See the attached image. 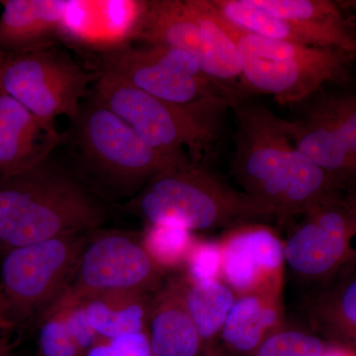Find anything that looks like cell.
<instances>
[{
	"mask_svg": "<svg viewBox=\"0 0 356 356\" xmlns=\"http://www.w3.org/2000/svg\"><path fill=\"white\" fill-rule=\"evenodd\" d=\"M65 139L55 123L33 114L0 88V180L50 158Z\"/></svg>",
	"mask_w": 356,
	"mask_h": 356,
	"instance_id": "obj_16",
	"label": "cell"
},
{
	"mask_svg": "<svg viewBox=\"0 0 356 356\" xmlns=\"http://www.w3.org/2000/svg\"><path fill=\"white\" fill-rule=\"evenodd\" d=\"M308 316L327 343L356 353V271L321 288L309 303Z\"/></svg>",
	"mask_w": 356,
	"mask_h": 356,
	"instance_id": "obj_20",
	"label": "cell"
},
{
	"mask_svg": "<svg viewBox=\"0 0 356 356\" xmlns=\"http://www.w3.org/2000/svg\"><path fill=\"white\" fill-rule=\"evenodd\" d=\"M211 2L232 24L245 31L289 43L343 51L356 58V28L350 18L339 23L286 19L266 13L252 0Z\"/></svg>",
	"mask_w": 356,
	"mask_h": 356,
	"instance_id": "obj_15",
	"label": "cell"
},
{
	"mask_svg": "<svg viewBox=\"0 0 356 356\" xmlns=\"http://www.w3.org/2000/svg\"><path fill=\"white\" fill-rule=\"evenodd\" d=\"M8 325L6 316V303H4L3 294H2L1 285H0V331L6 329Z\"/></svg>",
	"mask_w": 356,
	"mask_h": 356,
	"instance_id": "obj_33",
	"label": "cell"
},
{
	"mask_svg": "<svg viewBox=\"0 0 356 356\" xmlns=\"http://www.w3.org/2000/svg\"><path fill=\"white\" fill-rule=\"evenodd\" d=\"M72 166L44 159L0 180V248L25 247L74 233H90L107 207Z\"/></svg>",
	"mask_w": 356,
	"mask_h": 356,
	"instance_id": "obj_2",
	"label": "cell"
},
{
	"mask_svg": "<svg viewBox=\"0 0 356 356\" xmlns=\"http://www.w3.org/2000/svg\"><path fill=\"white\" fill-rule=\"evenodd\" d=\"M323 356H356V353L348 350V348L330 343L329 348Z\"/></svg>",
	"mask_w": 356,
	"mask_h": 356,
	"instance_id": "obj_32",
	"label": "cell"
},
{
	"mask_svg": "<svg viewBox=\"0 0 356 356\" xmlns=\"http://www.w3.org/2000/svg\"><path fill=\"white\" fill-rule=\"evenodd\" d=\"M337 2L356 28V0H346V1Z\"/></svg>",
	"mask_w": 356,
	"mask_h": 356,
	"instance_id": "obj_31",
	"label": "cell"
},
{
	"mask_svg": "<svg viewBox=\"0 0 356 356\" xmlns=\"http://www.w3.org/2000/svg\"><path fill=\"white\" fill-rule=\"evenodd\" d=\"M6 54L0 51V74H1L2 67H3L4 62H6Z\"/></svg>",
	"mask_w": 356,
	"mask_h": 356,
	"instance_id": "obj_35",
	"label": "cell"
},
{
	"mask_svg": "<svg viewBox=\"0 0 356 356\" xmlns=\"http://www.w3.org/2000/svg\"><path fill=\"white\" fill-rule=\"evenodd\" d=\"M72 124V168L102 198L132 199L159 173L191 161L184 154L154 149L120 117L93 100Z\"/></svg>",
	"mask_w": 356,
	"mask_h": 356,
	"instance_id": "obj_3",
	"label": "cell"
},
{
	"mask_svg": "<svg viewBox=\"0 0 356 356\" xmlns=\"http://www.w3.org/2000/svg\"><path fill=\"white\" fill-rule=\"evenodd\" d=\"M137 41L191 54L236 104L243 83L240 60L211 0L147 1Z\"/></svg>",
	"mask_w": 356,
	"mask_h": 356,
	"instance_id": "obj_7",
	"label": "cell"
},
{
	"mask_svg": "<svg viewBox=\"0 0 356 356\" xmlns=\"http://www.w3.org/2000/svg\"><path fill=\"white\" fill-rule=\"evenodd\" d=\"M236 146L232 172L264 218L302 216L339 188L295 147L287 121L261 105H234Z\"/></svg>",
	"mask_w": 356,
	"mask_h": 356,
	"instance_id": "obj_1",
	"label": "cell"
},
{
	"mask_svg": "<svg viewBox=\"0 0 356 356\" xmlns=\"http://www.w3.org/2000/svg\"><path fill=\"white\" fill-rule=\"evenodd\" d=\"M8 356H10V355H9Z\"/></svg>",
	"mask_w": 356,
	"mask_h": 356,
	"instance_id": "obj_36",
	"label": "cell"
},
{
	"mask_svg": "<svg viewBox=\"0 0 356 356\" xmlns=\"http://www.w3.org/2000/svg\"><path fill=\"white\" fill-rule=\"evenodd\" d=\"M67 0H0V51L17 54L60 37Z\"/></svg>",
	"mask_w": 356,
	"mask_h": 356,
	"instance_id": "obj_19",
	"label": "cell"
},
{
	"mask_svg": "<svg viewBox=\"0 0 356 356\" xmlns=\"http://www.w3.org/2000/svg\"><path fill=\"white\" fill-rule=\"evenodd\" d=\"M322 102L356 175V92L332 96Z\"/></svg>",
	"mask_w": 356,
	"mask_h": 356,
	"instance_id": "obj_25",
	"label": "cell"
},
{
	"mask_svg": "<svg viewBox=\"0 0 356 356\" xmlns=\"http://www.w3.org/2000/svg\"><path fill=\"white\" fill-rule=\"evenodd\" d=\"M221 280L238 295L282 292L284 283V243L261 225L238 226L220 241Z\"/></svg>",
	"mask_w": 356,
	"mask_h": 356,
	"instance_id": "obj_13",
	"label": "cell"
},
{
	"mask_svg": "<svg viewBox=\"0 0 356 356\" xmlns=\"http://www.w3.org/2000/svg\"><path fill=\"white\" fill-rule=\"evenodd\" d=\"M218 16L238 51L243 86L273 95L280 104L304 102L325 84L346 81L356 60L343 51L259 36L232 24L219 11Z\"/></svg>",
	"mask_w": 356,
	"mask_h": 356,
	"instance_id": "obj_6",
	"label": "cell"
},
{
	"mask_svg": "<svg viewBox=\"0 0 356 356\" xmlns=\"http://www.w3.org/2000/svg\"><path fill=\"white\" fill-rule=\"evenodd\" d=\"M283 243L285 266L303 282L322 288L355 273L356 192H337L318 203Z\"/></svg>",
	"mask_w": 356,
	"mask_h": 356,
	"instance_id": "obj_9",
	"label": "cell"
},
{
	"mask_svg": "<svg viewBox=\"0 0 356 356\" xmlns=\"http://www.w3.org/2000/svg\"><path fill=\"white\" fill-rule=\"evenodd\" d=\"M329 346L317 334L283 327L271 334L254 356H323Z\"/></svg>",
	"mask_w": 356,
	"mask_h": 356,
	"instance_id": "obj_24",
	"label": "cell"
},
{
	"mask_svg": "<svg viewBox=\"0 0 356 356\" xmlns=\"http://www.w3.org/2000/svg\"><path fill=\"white\" fill-rule=\"evenodd\" d=\"M222 264L221 243L197 238L184 266L185 280L189 283L221 280Z\"/></svg>",
	"mask_w": 356,
	"mask_h": 356,
	"instance_id": "obj_26",
	"label": "cell"
},
{
	"mask_svg": "<svg viewBox=\"0 0 356 356\" xmlns=\"http://www.w3.org/2000/svg\"><path fill=\"white\" fill-rule=\"evenodd\" d=\"M196 241L193 232L175 225H147L142 233L147 254L165 273L184 267Z\"/></svg>",
	"mask_w": 356,
	"mask_h": 356,
	"instance_id": "obj_23",
	"label": "cell"
},
{
	"mask_svg": "<svg viewBox=\"0 0 356 356\" xmlns=\"http://www.w3.org/2000/svg\"><path fill=\"white\" fill-rule=\"evenodd\" d=\"M98 72L84 70L67 51L54 44L8 54L0 74V88L44 120L65 116L74 122L83 110L89 84Z\"/></svg>",
	"mask_w": 356,
	"mask_h": 356,
	"instance_id": "obj_10",
	"label": "cell"
},
{
	"mask_svg": "<svg viewBox=\"0 0 356 356\" xmlns=\"http://www.w3.org/2000/svg\"><path fill=\"white\" fill-rule=\"evenodd\" d=\"M285 327L282 292L264 291L238 295L220 339L232 356H254L274 332Z\"/></svg>",
	"mask_w": 356,
	"mask_h": 356,
	"instance_id": "obj_17",
	"label": "cell"
},
{
	"mask_svg": "<svg viewBox=\"0 0 356 356\" xmlns=\"http://www.w3.org/2000/svg\"><path fill=\"white\" fill-rule=\"evenodd\" d=\"M102 69L147 95L175 103L191 105L228 100L224 89L211 81L196 58L186 51L159 44H132L99 55Z\"/></svg>",
	"mask_w": 356,
	"mask_h": 356,
	"instance_id": "obj_12",
	"label": "cell"
},
{
	"mask_svg": "<svg viewBox=\"0 0 356 356\" xmlns=\"http://www.w3.org/2000/svg\"><path fill=\"white\" fill-rule=\"evenodd\" d=\"M92 100L120 117L154 149L184 154L193 163L211 153L219 139L222 115L232 107L228 100L175 104L103 72H98Z\"/></svg>",
	"mask_w": 356,
	"mask_h": 356,
	"instance_id": "obj_5",
	"label": "cell"
},
{
	"mask_svg": "<svg viewBox=\"0 0 356 356\" xmlns=\"http://www.w3.org/2000/svg\"><path fill=\"white\" fill-rule=\"evenodd\" d=\"M184 297L187 311L201 337L202 350L215 346L235 302L236 293L222 280L200 283L185 280Z\"/></svg>",
	"mask_w": 356,
	"mask_h": 356,
	"instance_id": "obj_22",
	"label": "cell"
},
{
	"mask_svg": "<svg viewBox=\"0 0 356 356\" xmlns=\"http://www.w3.org/2000/svg\"><path fill=\"white\" fill-rule=\"evenodd\" d=\"M124 210L147 225H175L193 233L264 218L243 191L191 161L159 173L124 205Z\"/></svg>",
	"mask_w": 356,
	"mask_h": 356,
	"instance_id": "obj_4",
	"label": "cell"
},
{
	"mask_svg": "<svg viewBox=\"0 0 356 356\" xmlns=\"http://www.w3.org/2000/svg\"><path fill=\"white\" fill-rule=\"evenodd\" d=\"M154 294L114 293L81 302L91 327L102 339H110L147 330Z\"/></svg>",
	"mask_w": 356,
	"mask_h": 356,
	"instance_id": "obj_21",
	"label": "cell"
},
{
	"mask_svg": "<svg viewBox=\"0 0 356 356\" xmlns=\"http://www.w3.org/2000/svg\"><path fill=\"white\" fill-rule=\"evenodd\" d=\"M90 233L69 234L7 250L0 285L9 325L44 315L60 299Z\"/></svg>",
	"mask_w": 356,
	"mask_h": 356,
	"instance_id": "obj_11",
	"label": "cell"
},
{
	"mask_svg": "<svg viewBox=\"0 0 356 356\" xmlns=\"http://www.w3.org/2000/svg\"><path fill=\"white\" fill-rule=\"evenodd\" d=\"M39 348L42 356L83 355L70 336L58 313L44 316L39 332Z\"/></svg>",
	"mask_w": 356,
	"mask_h": 356,
	"instance_id": "obj_27",
	"label": "cell"
},
{
	"mask_svg": "<svg viewBox=\"0 0 356 356\" xmlns=\"http://www.w3.org/2000/svg\"><path fill=\"white\" fill-rule=\"evenodd\" d=\"M165 274L147 254L142 233L97 229L89 234L62 296L44 314L98 295L154 294Z\"/></svg>",
	"mask_w": 356,
	"mask_h": 356,
	"instance_id": "obj_8",
	"label": "cell"
},
{
	"mask_svg": "<svg viewBox=\"0 0 356 356\" xmlns=\"http://www.w3.org/2000/svg\"><path fill=\"white\" fill-rule=\"evenodd\" d=\"M84 356H118L116 351L112 348L109 341L100 339L92 348H89L83 355Z\"/></svg>",
	"mask_w": 356,
	"mask_h": 356,
	"instance_id": "obj_30",
	"label": "cell"
},
{
	"mask_svg": "<svg viewBox=\"0 0 356 356\" xmlns=\"http://www.w3.org/2000/svg\"><path fill=\"white\" fill-rule=\"evenodd\" d=\"M109 343L118 356H154L147 331L123 334Z\"/></svg>",
	"mask_w": 356,
	"mask_h": 356,
	"instance_id": "obj_29",
	"label": "cell"
},
{
	"mask_svg": "<svg viewBox=\"0 0 356 356\" xmlns=\"http://www.w3.org/2000/svg\"><path fill=\"white\" fill-rule=\"evenodd\" d=\"M51 313H58L62 316L70 336L74 339L77 348L81 350L83 355L89 348H92L95 343H97L100 339H102L91 327L83 304L65 307L58 310L49 312L44 315Z\"/></svg>",
	"mask_w": 356,
	"mask_h": 356,
	"instance_id": "obj_28",
	"label": "cell"
},
{
	"mask_svg": "<svg viewBox=\"0 0 356 356\" xmlns=\"http://www.w3.org/2000/svg\"><path fill=\"white\" fill-rule=\"evenodd\" d=\"M147 1L67 0L60 37L98 56L137 41Z\"/></svg>",
	"mask_w": 356,
	"mask_h": 356,
	"instance_id": "obj_14",
	"label": "cell"
},
{
	"mask_svg": "<svg viewBox=\"0 0 356 356\" xmlns=\"http://www.w3.org/2000/svg\"><path fill=\"white\" fill-rule=\"evenodd\" d=\"M184 294V278L165 281L154 294L147 334L154 356H198L202 350Z\"/></svg>",
	"mask_w": 356,
	"mask_h": 356,
	"instance_id": "obj_18",
	"label": "cell"
},
{
	"mask_svg": "<svg viewBox=\"0 0 356 356\" xmlns=\"http://www.w3.org/2000/svg\"><path fill=\"white\" fill-rule=\"evenodd\" d=\"M9 355V346L6 339H0V356Z\"/></svg>",
	"mask_w": 356,
	"mask_h": 356,
	"instance_id": "obj_34",
	"label": "cell"
}]
</instances>
